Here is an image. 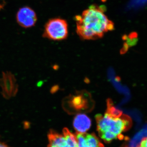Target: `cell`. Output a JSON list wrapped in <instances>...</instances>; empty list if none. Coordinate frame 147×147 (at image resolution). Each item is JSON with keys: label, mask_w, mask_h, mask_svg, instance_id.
<instances>
[{"label": "cell", "mask_w": 147, "mask_h": 147, "mask_svg": "<svg viewBox=\"0 0 147 147\" xmlns=\"http://www.w3.org/2000/svg\"><path fill=\"white\" fill-rule=\"evenodd\" d=\"M104 7L93 5L75 17L76 32L82 39L101 38L105 33L114 29V24L105 15Z\"/></svg>", "instance_id": "1"}, {"label": "cell", "mask_w": 147, "mask_h": 147, "mask_svg": "<svg viewBox=\"0 0 147 147\" xmlns=\"http://www.w3.org/2000/svg\"><path fill=\"white\" fill-rule=\"evenodd\" d=\"M95 118L99 136L106 143H110L114 139H124L122 133L127 131L132 125L131 118L126 115L114 118L106 114L104 116L98 114Z\"/></svg>", "instance_id": "2"}, {"label": "cell", "mask_w": 147, "mask_h": 147, "mask_svg": "<svg viewBox=\"0 0 147 147\" xmlns=\"http://www.w3.org/2000/svg\"><path fill=\"white\" fill-rule=\"evenodd\" d=\"M94 104L91 95L86 90L70 94L63 101L64 108L71 113L89 112L93 108Z\"/></svg>", "instance_id": "3"}, {"label": "cell", "mask_w": 147, "mask_h": 147, "mask_svg": "<svg viewBox=\"0 0 147 147\" xmlns=\"http://www.w3.org/2000/svg\"><path fill=\"white\" fill-rule=\"evenodd\" d=\"M68 26L66 21L60 18H54L45 25L43 36L49 39L60 40L68 36Z\"/></svg>", "instance_id": "4"}, {"label": "cell", "mask_w": 147, "mask_h": 147, "mask_svg": "<svg viewBox=\"0 0 147 147\" xmlns=\"http://www.w3.org/2000/svg\"><path fill=\"white\" fill-rule=\"evenodd\" d=\"M18 85L15 76L9 71L3 72L0 78V93L6 99L11 98L18 92Z\"/></svg>", "instance_id": "5"}, {"label": "cell", "mask_w": 147, "mask_h": 147, "mask_svg": "<svg viewBox=\"0 0 147 147\" xmlns=\"http://www.w3.org/2000/svg\"><path fill=\"white\" fill-rule=\"evenodd\" d=\"M16 20L19 25L25 28L33 26L36 23L37 16L34 11L28 7H22L19 9Z\"/></svg>", "instance_id": "6"}, {"label": "cell", "mask_w": 147, "mask_h": 147, "mask_svg": "<svg viewBox=\"0 0 147 147\" xmlns=\"http://www.w3.org/2000/svg\"><path fill=\"white\" fill-rule=\"evenodd\" d=\"M73 124L76 133H85L90 128L91 120L85 114H78L74 119Z\"/></svg>", "instance_id": "7"}, {"label": "cell", "mask_w": 147, "mask_h": 147, "mask_svg": "<svg viewBox=\"0 0 147 147\" xmlns=\"http://www.w3.org/2000/svg\"><path fill=\"white\" fill-rule=\"evenodd\" d=\"M48 144L47 147H70L65 137L53 130H50L47 134Z\"/></svg>", "instance_id": "8"}, {"label": "cell", "mask_w": 147, "mask_h": 147, "mask_svg": "<svg viewBox=\"0 0 147 147\" xmlns=\"http://www.w3.org/2000/svg\"><path fill=\"white\" fill-rule=\"evenodd\" d=\"M86 143L88 147H104L98 138L94 133H84Z\"/></svg>", "instance_id": "9"}, {"label": "cell", "mask_w": 147, "mask_h": 147, "mask_svg": "<svg viewBox=\"0 0 147 147\" xmlns=\"http://www.w3.org/2000/svg\"><path fill=\"white\" fill-rule=\"evenodd\" d=\"M105 114L111 117L117 118L122 115V112L116 108L113 105L112 100L108 99L107 101V109Z\"/></svg>", "instance_id": "10"}, {"label": "cell", "mask_w": 147, "mask_h": 147, "mask_svg": "<svg viewBox=\"0 0 147 147\" xmlns=\"http://www.w3.org/2000/svg\"><path fill=\"white\" fill-rule=\"evenodd\" d=\"M63 135L65 137L67 142L70 147H77V140L75 134L70 132L66 127H65L63 129Z\"/></svg>", "instance_id": "11"}, {"label": "cell", "mask_w": 147, "mask_h": 147, "mask_svg": "<svg viewBox=\"0 0 147 147\" xmlns=\"http://www.w3.org/2000/svg\"><path fill=\"white\" fill-rule=\"evenodd\" d=\"M138 34L137 33L132 32L128 36L124 35L123 36V40H126V43L125 44L129 46H134L136 45L138 41Z\"/></svg>", "instance_id": "12"}, {"label": "cell", "mask_w": 147, "mask_h": 147, "mask_svg": "<svg viewBox=\"0 0 147 147\" xmlns=\"http://www.w3.org/2000/svg\"><path fill=\"white\" fill-rule=\"evenodd\" d=\"M147 3V0H131L129 7L130 8L138 7L140 6L144 5Z\"/></svg>", "instance_id": "13"}, {"label": "cell", "mask_w": 147, "mask_h": 147, "mask_svg": "<svg viewBox=\"0 0 147 147\" xmlns=\"http://www.w3.org/2000/svg\"><path fill=\"white\" fill-rule=\"evenodd\" d=\"M136 147H147V137L143 138L140 144L137 145Z\"/></svg>", "instance_id": "14"}, {"label": "cell", "mask_w": 147, "mask_h": 147, "mask_svg": "<svg viewBox=\"0 0 147 147\" xmlns=\"http://www.w3.org/2000/svg\"><path fill=\"white\" fill-rule=\"evenodd\" d=\"M136 144H134L133 142H131L128 144H125L121 147H136Z\"/></svg>", "instance_id": "15"}, {"label": "cell", "mask_w": 147, "mask_h": 147, "mask_svg": "<svg viewBox=\"0 0 147 147\" xmlns=\"http://www.w3.org/2000/svg\"><path fill=\"white\" fill-rule=\"evenodd\" d=\"M0 147H9L7 145L3 143V142H0Z\"/></svg>", "instance_id": "16"}, {"label": "cell", "mask_w": 147, "mask_h": 147, "mask_svg": "<svg viewBox=\"0 0 147 147\" xmlns=\"http://www.w3.org/2000/svg\"><path fill=\"white\" fill-rule=\"evenodd\" d=\"M3 5L1 4H0V9H1L3 8Z\"/></svg>", "instance_id": "17"}]
</instances>
